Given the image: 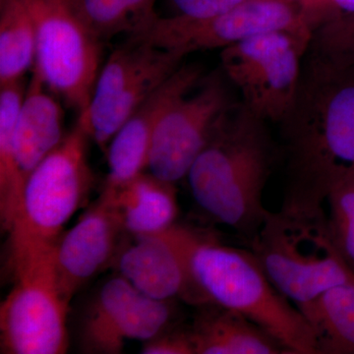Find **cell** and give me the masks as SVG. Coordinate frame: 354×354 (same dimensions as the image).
Returning a JSON list of instances; mask_svg holds the SVG:
<instances>
[{
    "mask_svg": "<svg viewBox=\"0 0 354 354\" xmlns=\"http://www.w3.org/2000/svg\"><path fill=\"white\" fill-rule=\"evenodd\" d=\"M34 0H0V86L22 81L34 66Z\"/></svg>",
    "mask_w": 354,
    "mask_h": 354,
    "instance_id": "ffe728a7",
    "label": "cell"
},
{
    "mask_svg": "<svg viewBox=\"0 0 354 354\" xmlns=\"http://www.w3.org/2000/svg\"><path fill=\"white\" fill-rule=\"evenodd\" d=\"M144 354H195L194 342L189 330H165L144 342Z\"/></svg>",
    "mask_w": 354,
    "mask_h": 354,
    "instance_id": "484cf974",
    "label": "cell"
},
{
    "mask_svg": "<svg viewBox=\"0 0 354 354\" xmlns=\"http://www.w3.org/2000/svg\"><path fill=\"white\" fill-rule=\"evenodd\" d=\"M127 232L113 198L102 192L73 227L55 247L57 290L65 304L90 279L118 258L122 234Z\"/></svg>",
    "mask_w": 354,
    "mask_h": 354,
    "instance_id": "4fadbf2b",
    "label": "cell"
},
{
    "mask_svg": "<svg viewBox=\"0 0 354 354\" xmlns=\"http://www.w3.org/2000/svg\"><path fill=\"white\" fill-rule=\"evenodd\" d=\"M187 257L202 306L215 304L241 314L290 354H318L308 321L274 288L251 251L225 245L188 227Z\"/></svg>",
    "mask_w": 354,
    "mask_h": 354,
    "instance_id": "3957f363",
    "label": "cell"
},
{
    "mask_svg": "<svg viewBox=\"0 0 354 354\" xmlns=\"http://www.w3.org/2000/svg\"><path fill=\"white\" fill-rule=\"evenodd\" d=\"M196 64H183L146 100L116 132L108 149L104 191L114 193L148 169L156 127L167 109L202 81Z\"/></svg>",
    "mask_w": 354,
    "mask_h": 354,
    "instance_id": "9a60e30c",
    "label": "cell"
},
{
    "mask_svg": "<svg viewBox=\"0 0 354 354\" xmlns=\"http://www.w3.org/2000/svg\"><path fill=\"white\" fill-rule=\"evenodd\" d=\"M271 32H285L311 41L312 32L302 20L298 6L279 0H247L214 17L158 16L141 31L128 37L188 55L196 50L228 48Z\"/></svg>",
    "mask_w": 354,
    "mask_h": 354,
    "instance_id": "9c48e42d",
    "label": "cell"
},
{
    "mask_svg": "<svg viewBox=\"0 0 354 354\" xmlns=\"http://www.w3.org/2000/svg\"><path fill=\"white\" fill-rule=\"evenodd\" d=\"M281 121L286 155L285 208L320 211L354 172V68L309 53Z\"/></svg>",
    "mask_w": 354,
    "mask_h": 354,
    "instance_id": "6da1fadb",
    "label": "cell"
},
{
    "mask_svg": "<svg viewBox=\"0 0 354 354\" xmlns=\"http://www.w3.org/2000/svg\"><path fill=\"white\" fill-rule=\"evenodd\" d=\"M298 309L311 326L318 354H354V283L335 286Z\"/></svg>",
    "mask_w": 354,
    "mask_h": 354,
    "instance_id": "d6986e66",
    "label": "cell"
},
{
    "mask_svg": "<svg viewBox=\"0 0 354 354\" xmlns=\"http://www.w3.org/2000/svg\"><path fill=\"white\" fill-rule=\"evenodd\" d=\"M171 1L177 10L176 15L203 19V18L214 17V16L227 12L244 3L247 0H171Z\"/></svg>",
    "mask_w": 354,
    "mask_h": 354,
    "instance_id": "4316f807",
    "label": "cell"
},
{
    "mask_svg": "<svg viewBox=\"0 0 354 354\" xmlns=\"http://www.w3.org/2000/svg\"><path fill=\"white\" fill-rule=\"evenodd\" d=\"M79 13L101 41L136 34L158 17V0H73Z\"/></svg>",
    "mask_w": 354,
    "mask_h": 354,
    "instance_id": "7402d4cb",
    "label": "cell"
},
{
    "mask_svg": "<svg viewBox=\"0 0 354 354\" xmlns=\"http://www.w3.org/2000/svg\"><path fill=\"white\" fill-rule=\"evenodd\" d=\"M53 253L12 272V290L0 307L1 353L62 354L68 349L69 305L57 290Z\"/></svg>",
    "mask_w": 354,
    "mask_h": 354,
    "instance_id": "ba28073f",
    "label": "cell"
},
{
    "mask_svg": "<svg viewBox=\"0 0 354 354\" xmlns=\"http://www.w3.org/2000/svg\"><path fill=\"white\" fill-rule=\"evenodd\" d=\"M172 300L146 297L122 276L104 281L88 300L79 326L86 353H120L128 341L148 342L169 329Z\"/></svg>",
    "mask_w": 354,
    "mask_h": 354,
    "instance_id": "8fae6325",
    "label": "cell"
},
{
    "mask_svg": "<svg viewBox=\"0 0 354 354\" xmlns=\"http://www.w3.org/2000/svg\"><path fill=\"white\" fill-rule=\"evenodd\" d=\"M272 285L297 308L325 291L354 283V272L337 250L325 209L269 212L250 239Z\"/></svg>",
    "mask_w": 354,
    "mask_h": 354,
    "instance_id": "5b68a950",
    "label": "cell"
},
{
    "mask_svg": "<svg viewBox=\"0 0 354 354\" xmlns=\"http://www.w3.org/2000/svg\"><path fill=\"white\" fill-rule=\"evenodd\" d=\"M25 92L23 80L0 86V218L6 232L10 227L21 199L14 162L13 139Z\"/></svg>",
    "mask_w": 354,
    "mask_h": 354,
    "instance_id": "44dd1931",
    "label": "cell"
},
{
    "mask_svg": "<svg viewBox=\"0 0 354 354\" xmlns=\"http://www.w3.org/2000/svg\"><path fill=\"white\" fill-rule=\"evenodd\" d=\"M308 50L337 66L354 68V14L316 29Z\"/></svg>",
    "mask_w": 354,
    "mask_h": 354,
    "instance_id": "cb8c5ba5",
    "label": "cell"
},
{
    "mask_svg": "<svg viewBox=\"0 0 354 354\" xmlns=\"http://www.w3.org/2000/svg\"><path fill=\"white\" fill-rule=\"evenodd\" d=\"M328 223L335 246L354 272V172L330 191Z\"/></svg>",
    "mask_w": 354,
    "mask_h": 354,
    "instance_id": "603a6c76",
    "label": "cell"
},
{
    "mask_svg": "<svg viewBox=\"0 0 354 354\" xmlns=\"http://www.w3.org/2000/svg\"><path fill=\"white\" fill-rule=\"evenodd\" d=\"M192 91L167 109L153 133L148 169L169 183L187 176L221 116L232 104L220 76L208 77Z\"/></svg>",
    "mask_w": 354,
    "mask_h": 354,
    "instance_id": "7c38bea8",
    "label": "cell"
},
{
    "mask_svg": "<svg viewBox=\"0 0 354 354\" xmlns=\"http://www.w3.org/2000/svg\"><path fill=\"white\" fill-rule=\"evenodd\" d=\"M116 258L120 274L146 297L180 298L202 306L191 278L187 257L188 227L172 225L162 234L134 236Z\"/></svg>",
    "mask_w": 354,
    "mask_h": 354,
    "instance_id": "5bb4252c",
    "label": "cell"
},
{
    "mask_svg": "<svg viewBox=\"0 0 354 354\" xmlns=\"http://www.w3.org/2000/svg\"><path fill=\"white\" fill-rule=\"evenodd\" d=\"M309 44L288 32H266L223 48L221 64L247 108L263 120L281 122L295 99Z\"/></svg>",
    "mask_w": 354,
    "mask_h": 354,
    "instance_id": "30bf717a",
    "label": "cell"
},
{
    "mask_svg": "<svg viewBox=\"0 0 354 354\" xmlns=\"http://www.w3.org/2000/svg\"><path fill=\"white\" fill-rule=\"evenodd\" d=\"M187 55L128 39L102 67L85 111L78 114L102 151L130 116L171 76Z\"/></svg>",
    "mask_w": 354,
    "mask_h": 354,
    "instance_id": "52a82bcc",
    "label": "cell"
},
{
    "mask_svg": "<svg viewBox=\"0 0 354 354\" xmlns=\"http://www.w3.org/2000/svg\"><path fill=\"white\" fill-rule=\"evenodd\" d=\"M64 138L62 106L32 70L14 130V162L21 197L28 177Z\"/></svg>",
    "mask_w": 354,
    "mask_h": 354,
    "instance_id": "2e32d148",
    "label": "cell"
},
{
    "mask_svg": "<svg viewBox=\"0 0 354 354\" xmlns=\"http://www.w3.org/2000/svg\"><path fill=\"white\" fill-rule=\"evenodd\" d=\"M279 1L286 2V3L288 4H295V6H298L302 0H279Z\"/></svg>",
    "mask_w": 354,
    "mask_h": 354,
    "instance_id": "83f0119b",
    "label": "cell"
},
{
    "mask_svg": "<svg viewBox=\"0 0 354 354\" xmlns=\"http://www.w3.org/2000/svg\"><path fill=\"white\" fill-rule=\"evenodd\" d=\"M88 140L78 115L73 129L28 177L6 232L11 272L53 250L65 225L87 199L94 177L88 160Z\"/></svg>",
    "mask_w": 354,
    "mask_h": 354,
    "instance_id": "277c9868",
    "label": "cell"
},
{
    "mask_svg": "<svg viewBox=\"0 0 354 354\" xmlns=\"http://www.w3.org/2000/svg\"><path fill=\"white\" fill-rule=\"evenodd\" d=\"M32 70L78 114L88 109L101 71L102 41L73 0H34Z\"/></svg>",
    "mask_w": 354,
    "mask_h": 354,
    "instance_id": "8992f818",
    "label": "cell"
},
{
    "mask_svg": "<svg viewBox=\"0 0 354 354\" xmlns=\"http://www.w3.org/2000/svg\"><path fill=\"white\" fill-rule=\"evenodd\" d=\"M102 192L113 198L125 230L133 236L162 234L176 223L179 209L174 183L151 172L139 174L114 193Z\"/></svg>",
    "mask_w": 354,
    "mask_h": 354,
    "instance_id": "ac0fdd59",
    "label": "cell"
},
{
    "mask_svg": "<svg viewBox=\"0 0 354 354\" xmlns=\"http://www.w3.org/2000/svg\"><path fill=\"white\" fill-rule=\"evenodd\" d=\"M190 332L195 354H283L285 346L246 317L215 304L200 306Z\"/></svg>",
    "mask_w": 354,
    "mask_h": 354,
    "instance_id": "e0dca14e",
    "label": "cell"
},
{
    "mask_svg": "<svg viewBox=\"0 0 354 354\" xmlns=\"http://www.w3.org/2000/svg\"><path fill=\"white\" fill-rule=\"evenodd\" d=\"M298 9L302 20L313 32L330 21L354 14V0H302Z\"/></svg>",
    "mask_w": 354,
    "mask_h": 354,
    "instance_id": "d4e9b609",
    "label": "cell"
},
{
    "mask_svg": "<svg viewBox=\"0 0 354 354\" xmlns=\"http://www.w3.org/2000/svg\"><path fill=\"white\" fill-rule=\"evenodd\" d=\"M272 162L265 120L242 102L221 116L186 177L195 202L209 218L251 239L270 212L263 194Z\"/></svg>",
    "mask_w": 354,
    "mask_h": 354,
    "instance_id": "7a4b0ae2",
    "label": "cell"
}]
</instances>
